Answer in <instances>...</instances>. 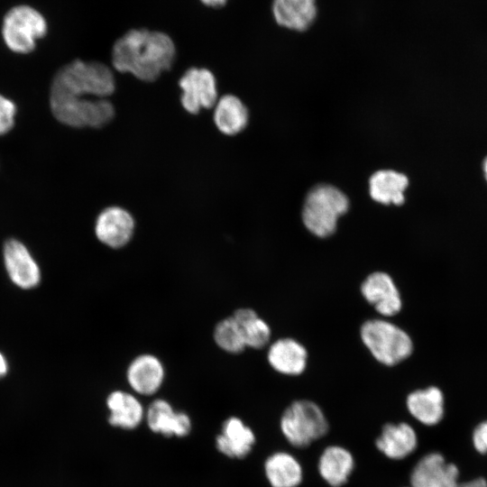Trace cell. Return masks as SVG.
<instances>
[{
	"label": "cell",
	"instance_id": "6da1fadb",
	"mask_svg": "<svg viewBox=\"0 0 487 487\" xmlns=\"http://www.w3.org/2000/svg\"><path fill=\"white\" fill-rule=\"evenodd\" d=\"M176 49L166 33L132 29L117 39L112 49V65L120 73L152 82L173 64Z\"/></svg>",
	"mask_w": 487,
	"mask_h": 487
},
{
	"label": "cell",
	"instance_id": "7a4b0ae2",
	"mask_svg": "<svg viewBox=\"0 0 487 487\" xmlns=\"http://www.w3.org/2000/svg\"><path fill=\"white\" fill-rule=\"evenodd\" d=\"M115 90L112 69L98 61L73 60L54 75L50 96L106 98Z\"/></svg>",
	"mask_w": 487,
	"mask_h": 487
},
{
	"label": "cell",
	"instance_id": "3957f363",
	"mask_svg": "<svg viewBox=\"0 0 487 487\" xmlns=\"http://www.w3.org/2000/svg\"><path fill=\"white\" fill-rule=\"evenodd\" d=\"M360 337L373 358L386 366H393L408 359L414 345L410 335L396 324L384 318L363 322Z\"/></svg>",
	"mask_w": 487,
	"mask_h": 487
},
{
	"label": "cell",
	"instance_id": "277c9868",
	"mask_svg": "<svg viewBox=\"0 0 487 487\" xmlns=\"http://www.w3.org/2000/svg\"><path fill=\"white\" fill-rule=\"evenodd\" d=\"M348 207V198L341 190L331 185H318L306 198L303 224L314 235L328 237L335 232L339 217Z\"/></svg>",
	"mask_w": 487,
	"mask_h": 487
},
{
	"label": "cell",
	"instance_id": "5b68a950",
	"mask_svg": "<svg viewBox=\"0 0 487 487\" xmlns=\"http://www.w3.org/2000/svg\"><path fill=\"white\" fill-rule=\"evenodd\" d=\"M280 428L293 446L303 448L323 437L329 427L324 412L317 403L299 400L283 411Z\"/></svg>",
	"mask_w": 487,
	"mask_h": 487
},
{
	"label": "cell",
	"instance_id": "8992f818",
	"mask_svg": "<svg viewBox=\"0 0 487 487\" xmlns=\"http://www.w3.org/2000/svg\"><path fill=\"white\" fill-rule=\"evenodd\" d=\"M50 106L59 122L76 128H101L115 114L113 104L106 98L50 96Z\"/></svg>",
	"mask_w": 487,
	"mask_h": 487
},
{
	"label": "cell",
	"instance_id": "52a82bcc",
	"mask_svg": "<svg viewBox=\"0 0 487 487\" xmlns=\"http://www.w3.org/2000/svg\"><path fill=\"white\" fill-rule=\"evenodd\" d=\"M47 32V23L41 13L26 5H16L4 17L2 36L6 46L17 53L34 50L36 40Z\"/></svg>",
	"mask_w": 487,
	"mask_h": 487
},
{
	"label": "cell",
	"instance_id": "ba28073f",
	"mask_svg": "<svg viewBox=\"0 0 487 487\" xmlns=\"http://www.w3.org/2000/svg\"><path fill=\"white\" fill-rule=\"evenodd\" d=\"M179 85L182 89L181 105L190 114H198L201 108H212L218 100L216 78L207 69H188Z\"/></svg>",
	"mask_w": 487,
	"mask_h": 487
},
{
	"label": "cell",
	"instance_id": "9c48e42d",
	"mask_svg": "<svg viewBox=\"0 0 487 487\" xmlns=\"http://www.w3.org/2000/svg\"><path fill=\"white\" fill-rule=\"evenodd\" d=\"M363 299L382 317L399 314L402 308L400 290L390 274L373 271L361 284Z\"/></svg>",
	"mask_w": 487,
	"mask_h": 487
},
{
	"label": "cell",
	"instance_id": "30bf717a",
	"mask_svg": "<svg viewBox=\"0 0 487 487\" xmlns=\"http://www.w3.org/2000/svg\"><path fill=\"white\" fill-rule=\"evenodd\" d=\"M134 228L133 216L124 208L113 206L105 208L98 215L95 234L102 244L113 249H119L131 241Z\"/></svg>",
	"mask_w": 487,
	"mask_h": 487
},
{
	"label": "cell",
	"instance_id": "8fae6325",
	"mask_svg": "<svg viewBox=\"0 0 487 487\" xmlns=\"http://www.w3.org/2000/svg\"><path fill=\"white\" fill-rule=\"evenodd\" d=\"M459 471L446 463L439 453H429L414 466L410 474L412 487H457Z\"/></svg>",
	"mask_w": 487,
	"mask_h": 487
},
{
	"label": "cell",
	"instance_id": "7c38bea8",
	"mask_svg": "<svg viewBox=\"0 0 487 487\" xmlns=\"http://www.w3.org/2000/svg\"><path fill=\"white\" fill-rule=\"evenodd\" d=\"M165 378V369L161 360L152 354L136 356L126 370L130 387L142 395H152L159 391Z\"/></svg>",
	"mask_w": 487,
	"mask_h": 487
},
{
	"label": "cell",
	"instance_id": "4fadbf2b",
	"mask_svg": "<svg viewBox=\"0 0 487 487\" xmlns=\"http://www.w3.org/2000/svg\"><path fill=\"white\" fill-rule=\"evenodd\" d=\"M267 360L271 367L279 373L297 376L306 370L308 351L296 339L283 337L269 346Z\"/></svg>",
	"mask_w": 487,
	"mask_h": 487
},
{
	"label": "cell",
	"instance_id": "5bb4252c",
	"mask_svg": "<svg viewBox=\"0 0 487 487\" xmlns=\"http://www.w3.org/2000/svg\"><path fill=\"white\" fill-rule=\"evenodd\" d=\"M317 0H272L271 13L282 28L304 32L310 28L317 17Z\"/></svg>",
	"mask_w": 487,
	"mask_h": 487
},
{
	"label": "cell",
	"instance_id": "9a60e30c",
	"mask_svg": "<svg viewBox=\"0 0 487 487\" xmlns=\"http://www.w3.org/2000/svg\"><path fill=\"white\" fill-rule=\"evenodd\" d=\"M4 256L7 271L16 285L30 289L38 284L39 268L22 243L14 239L6 242Z\"/></svg>",
	"mask_w": 487,
	"mask_h": 487
},
{
	"label": "cell",
	"instance_id": "2e32d148",
	"mask_svg": "<svg viewBox=\"0 0 487 487\" xmlns=\"http://www.w3.org/2000/svg\"><path fill=\"white\" fill-rule=\"evenodd\" d=\"M150 429L164 436H187L191 429L189 417L183 412H176L165 400L152 401L146 412Z\"/></svg>",
	"mask_w": 487,
	"mask_h": 487
},
{
	"label": "cell",
	"instance_id": "e0dca14e",
	"mask_svg": "<svg viewBox=\"0 0 487 487\" xmlns=\"http://www.w3.org/2000/svg\"><path fill=\"white\" fill-rule=\"evenodd\" d=\"M406 406L410 415L418 421L427 426H434L444 417L443 391L433 385L415 390L407 396Z\"/></svg>",
	"mask_w": 487,
	"mask_h": 487
},
{
	"label": "cell",
	"instance_id": "ac0fdd59",
	"mask_svg": "<svg viewBox=\"0 0 487 487\" xmlns=\"http://www.w3.org/2000/svg\"><path fill=\"white\" fill-rule=\"evenodd\" d=\"M377 448L391 459H403L417 447L418 438L413 427L404 422L387 423L376 439Z\"/></svg>",
	"mask_w": 487,
	"mask_h": 487
},
{
	"label": "cell",
	"instance_id": "d6986e66",
	"mask_svg": "<svg viewBox=\"0 0 487 487\" xmlns=\"http://www.w3.org/2000/svg\"><path fill=\"white\" fill-rule=\"evenodd\" d=\"M255 436L243 421L232 417L223 424L222 434L216 437L217 449L231 458H243L252 450Z\"/></svg>",
	"mask_w": 487,
	"mask_h": 487
},
{
	"label": "cell",
	"instance_id": "ffe728a7",
	"mask_svg": "<svg viewBox=\"0 0 487 487\" xmlns=\"http://www.w3.org/2000/svg\"><path fill=\"white\" fill-rule=\"evenodd\" d=\"M354 467L352 454L344 447H326L319 457L318 471L322 478L333 487L344 485Z\"/></svg>",
	"mask_w": 487,
	"mask_h": 487
},
{
	"label": "cell",
	"instance_id": "44dd1931",
	"mask_svg": "<svg viewBox=\"0 0 487 487\" xmlns=\"http://www.w3.org/2000/svg\"><path fill=\"white\" fill-rule=\"evenodd\" d=\"M110 410L109 423L114 427L132 429L136 427L143 418V408L133 394L115 391L106 400Z\"/></svg>",
	"mask_w": 487,
	"mask_h": 487
},
{
	"label": "cell",
	"instance_id": "7402d4cb",
	"mask_svg": "<svg viewBox=\"0 0 487 487\" xmlns=\"http://www.w3.org/2000/svg\"><path fill=\"white\" fill-rule=\"evenodd\" d=\"M248 110L234 95H225L215 105L214 122L217 129L226 135H234L247 125Z\"/></svg>",
	"mask_w": 487,
	"mask_h": 487
},
{
	"label": "cell",
	"instance_id": "603a6c76",
	"mask_svg": "<svg viewBox=\"0 0 487 487\" xmlns=\"http://www.w3.org/2000/svg\"><path fill=\"white\" fill-rule=\"evenodd\" d=\"M370 195L381 204H403L408 178L391 170L376 171L370 179Z\"/></svg>",
	"mask_w": 487,
	"mask_h": 487
},
{
	"label": "cell",
	"instance_id": "cb8c5ba5",
	"mask_svg": "<svg viewBox=\"0 0 487 487\" xmlns=\"http://www.w3.org/2000/svg\"><path fill=\"white\" fill-rule=\"evenodd\" d=\"M264 468L271 487H297L302 481L299 463L286 452H277L269 456Z\"/></svg>",
	"mask_w": 487,
	"mask_h": 487
},
{
	"label": "cell",
	"instance_id": "d4e9b609",
	"mask_svg": "<svg viewBox=\"0 0 487 487\" xmlns=\"http://www.w3.org/2000/svg\"><path fill=\"white\" fill-rule=\"evenodd\" d=\"M232 317L242 330L246 347L262 349L269 344L271 335V327L253 309L238 308Z\"/></svg>",
	"mask_w": 487,
	"mask_h": 487
},
{
	"label": "cell",
	"instance_id": "484cf974",
	"mask_svg": "<svg viewBox=\"0 0 487 487\" xmlns=\"http://www.w3.org/2000/svg\"><path fill=\"white\" fill-rule=\"evenodd\" d=\"M213 338L220 349L229 354H237L246 348L242 330L232 316L216 325Z\"/></svg>",
	"mask_w": 487,
	"mask_h": 487
},
{
	"label": "cell",
	"instance_id": "4316f807",
	"mask_svg": "<svg viewBox=\"0 0 487 487\" xmlns=\"http://www.w3.org/2000/svg\"><path fill=\"white\" fill-rule=\"evenodd\" d=\"M16 106L0 94V136L7 133L14 124Z\"/></svg>",
	"mask_w": 487,
	"mask_h": 487
},
{
	"label": "cell",
	"instance_id": "83f0119b",
	"mask_svg": "<svg viewBox=\"0 0 487 487\" xmlns=\"http://www.w3.org/2000/svg\"><path fill=\"white\" fill-rule=\"evenodd\" d=\"M473 444L482 455L487 454V420L480 423L473 430Z\"/></svg>",
	"mask_w": 487,
	"mask_h": 487
},
{
	"label": "cell",
	"instance_id": "f1b7e54d",
	"mask_svg": "<svg viewBox=\"0 0 487 487\" xmlns=\"http://www.w3.org/2000/svg\"><path fill=\"white\" fill-rule=\"evenodd\" d=\"M457 487H487V481L483 478H476L465 482H459Z\"/></svg>",
	"mask_w": 487,
	"mask_h": 487
},
{
	"label": "cell",
	"instance_id": "f546056e",
	"mask_svg": "<svg viewBox=\"0 0 487 487\" xmlns=\"http://www.w3.org/2000/svg\"><path fill=\"white\" fill-rule=\"evenodd\" d=\"M204 5L210 7H220L225 5L227 0H200Z\"/></svg>",
	"mask_w": 487,
	"mask_h": 487
},
{
	"label": "cell",
	"instance_id": "4dcf8cb0",
	"mask_svg": "<svg viewBox=\"0 0 487 487\" xmlns=\"http://www.w3.org/2000/svg\"><path fill=\"white\" fill-rule=\"evenodd\" d=\"M7 371L6 362L4 356L0 354V377L5 375Z\"/></svg>",
	"mask_w": 487,
	"mask_h": 487
},
{
	"label": "cell",
	"instance_id": "1f68e13d",
	"mask_svg": "<svg viewBox=\"0 0 487 487\" xmlns=\"http://www.w3.org/2000/svg\"><path fill=\"white\" fill-rule=\"evenodd\" d=\"M483 172H484L485 179L487 180V157L485 158L483 161Z\"/></svg>",
	"mask_w": 487,
	"mask_h": 487
}]
</instances>
